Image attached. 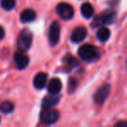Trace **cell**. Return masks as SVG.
<instances>
[{
    "instance_id": "cell-1",
    "label": "cell",
    "mask_w": 127,
    "mask_h": 127,
    "mask_svg": "<svg viewBox=\"0 0 127 127\" xmlns=\"http://www.w3.org/2000/svg\"><path fill=\"white\" fill-rule=\"evenodd\" d=\"M78 57L85 62H93L98 58V51L97 47L92 44H85L78 49Z\"/></svg>"
},
{
    "instance_id": "cell-2",
    "label": "cell",
    "mask_w": 127,
    "mask_h": 127,
    "mask_svg": "<svg viewBox=\"0 0 127 127\" xmlns=\"http://www.w3.org/2000/svg\"><path fill=\"white\" fill-rule=\"evenodd\" d=\"M32 33L27 29L23 30L18 37V48L19 51H26L31 48L32 44Z\"/></svg>"
},
{
    "instance_id": "cell-3",
    "label": "cell",
    "mask_w": 127,
    "mask_h": 127,
    "mask_svg": "<svg viewBox=\"0 0 127 127\" xmlns=\"http://www.w3.org/2000/svg\"><path fill=\"white\" fill-rule=\"evenodd\" d=\"M115 17H116V12L114 11L106 10V11H103L100 15L96 17L92 25L94 27H97L104 25H109L114 21Z\"/></svg>"
},
{
    "instance_id": "cell-4",
    "label": "cell",
    "mask_w": 127,
    "mask_h": 127,
    "mask_svg": "<svg viewBox=\"0 0 127 127\" xmlns=\"http://www.w3.org/2000/svg\"><path fill=\"white\" fill-rule=\"evenodd\" d=\"M59 118V112L53 108H43L40 114L41 121L45 125H52L56 123Z\"/></svg>"
},
{
    "instance_id": "cell-5",
    "label": "cell",
    "mask_w": 127,
    "mask_h": 127,
    "mask_svg": "<svg viewBox=\"0 0 127 127\" xmlns=\"http://www.w3.org/2000/svg\"><path fill=\"white\" fill-rule=\"evenodd\" d=\"M57 13L64 20H71L74 15V10L71 4L67 3H60L57 5Z\"/></svg>"
},
{
    "instance_id": "cell-6",
    "label": "cell",
    "mask_w": 127,
    "mask_h": 127,
    "mask_svg": "<svg viewBox=\"0 0 127 127\" xmlns=\"http://www.w3.org/2000/svg\"><path fill=\"white\" fill-rule=\"evenodd\" d=\"M110 92H111V85H109V84H105V85L99 87L94 94V101L96 104H104L109 97Z\"/></svg>"
},
{
    "instance_id": "cell-7",
    "label": "cell",
    "mask_w": 127,
    "mask_h": 127,
    "mask_svg": "<svg viewBox=\"0 0 127 127\" xmlns=\"http://www.w3.org/2000/svg\"><path fill=\"white\" fill-rule=\"evenodd\" d=\"M60 38V25L58 22L54 21L51 23L49 29V42L51 46L58 44Z\"/></svg>"
},
{
    "instance_id": "cell-8",
    "label": "cell",
    "mask_w": 127,
    "mask_h": 127,
    "mask_svg": "<svg viewBox=\"0 0 127 127\" xmlns=\"http://www.w3.org/2000/svg\"><path fill=\"white\" fill-rule=\"evenodd\" d=\"M87 36V30L83 26H78L73 30L71 36V40L74 44L81 43L85 39Z\"/></svg>"
},
{
    "instance_id": "cell-9",
    "label": "cell",
    "mask_w": 127,
    "mask_h": 127,
    "mask_svg": "<svg viewBox=\"0 0 127 127\" xmlns=\"http://www.w3.org/2000/svg\"><path fill=\"white\" fill-rule=\"evenodd\" d=\"M14 60L18 70L25 69L29 64V58L23 51H17L14 54Z\"/></svg>"
},
{
    "instance_id": "cell-10",
    "label": "cell",
    "mask_w": 127,
    "mask_h": 127,
    "mask_svg": "<svg viewBox=\"0 0 127 127\" xmlns=\"http://www.w3.org/2000/svg\"><path fill=\"white\" fill-rule=\"evenodd\" d=\"M47 89L49 93H51V95H58L62 90V83L59 78H51L50 83L48 84Z\"/></svg>"
},
{
    "instance_id": "cell-11",
    "label": "cell",
    "mask_w": 127,
    "mask_h": 127,
    "mask_svg": "<svg viewBox=\"0 0 127 127\" xmlns=\"http://www.w3.org/2000/svg\"><path fill=\"white\" fill-rule=\"evenodd\" d=\"M48 75L44 72H38L33 78V85L36 89L41 90L46 85Z\"/></svg>"
},
{
    "instance_id": "cell-12",
    "label": "cell",
    "mask_w": 127,
    "mask_h": 127,
    "mask_svg": "<svg viewBox=\"0 0 127 127\" xmlns=\"http://www.w3.org/2000/svg\"><path fill=\"white\" fill-rule=\"evenodd\" d=\"M36 18V12L32 9H25L20 14V20L22 23H30Z\"/></svg>"
},
{
    "instance_id": "cell-13",
    "label": "cell",
    "mask_w": 127,
    "mask_h": 127,
    "mask_svg": "<svg viewBox=\"0 0 127 127\" xmlns=\"http://www.w3.org/2000/svg\"><path fill=\"white\" fill-rule=\"evenodd\" d=\"M60 97H58L57 95H49L46 96L42 102L43 108H52V106H55L59 102Z\"/></svg>"
},
{
    "instance_id": "cell-14",
    "label": "cell",
    "mask_w": 127,
    "mask_h": 127,
    "mask_svg": "<svg viewBox=\"0 0 127 127\" xmlns=\"http://www.w3.org/2000/svg\"><path fill=\"white\" fill-rule=\"evenodd\" d=\"M81 13L84 18H91L94 15V9L93 6L90 3H85L81 6Z\"/></svg>"
},
{
    "instance_id": "cell-15",
    "label": "cell",
    "mask_w": 127,
    "mask_h": 127,
    "mask_svg": "<svg viewBox=\"0 0 127 127\" xmlns=\"http://www.w3.org/2000/svg\"><path fill=\"white\" fill-rule=\"evenodd\" d=\"M111 36V32L107 27H101L97 32V37L101 42H106Z\"/></svg>"
},
{
    "instance_id": "cell-16",
    "label": "cell",
    "mask_w": 127,
    "mask_h": 127,
    "mask_svg": "<svg viewBox=\"0 0 127 127\" xmlns=\"http://www.w3.org/2000/svg\"><path fill=\"white\" fill-rule=\"evenodd\" d=\"M14 111V104L9 101H4V102L0 103V111L4 114H8Z\"/></svg>"
},
{
    "instance_id": "cell-17",
    "label": "cell",
    "mask_w": 127,
    "mask_h": 127,
    "mask_svg": "<svg viewBox=\"0 0 127 127\" xmlns=\"http://www.w3.org/2000/svg\"><path fill=\"white\" fill-rule=\"evenodd\" d=\"M0 4L2 6V8L5 11H11L15 7L16 4V1L15 0H1L0 1Z\"/></svg>"
},
{
    "instance_id": "cell-18",
    "label": "cell",
    "mask_w": 127,
    "mask_h": 127,
    "mask_svg": "<svg viewBox=\"0 0 127 127\" xmlns=\"http://www.w3.org/2000/svg\"><path fill=\"white\" fill-rule=\"evenodd\" d=\"M64 60H65L66 64H68L71 67H74V66H77L78 64V60H77L73 56H71V55H68L67 57H65Z\"/></svg>"
},
{
    "instance_id": "cell-19",
    "label": "cell",
    "mask_w": 127,
    "mask_h": 127,
    "mask_svg": "<svg viewBox=\"0 0 127 127\" xmlns=\"http://www.w3.org/2000/svg\"><path fill=\"white\" fill-rule=\"evenodd\" d=\"M77 85H78V80L76 78H72L69 80V84H68V90H69V92H73L74 90L76 89Z\"/></svg>"
},
{
    "instance_id": "cell-20",
    "label": "cell",
    "mask_w": 127,
    "mask_h": 127,
    "mask_svg": "<svg viewBox=\"0 0 127 127\" xmlns=\"http://www.w3.org/2000/svg\"><path fill=\"white\" fill-rule=\"evenodd\" d=\"M113 127H127V123L126 121H120L117 123Z\"/></svg>"
},
{
    "instance_id": "cell-21",
    "label": "cell",
    "mask_w": 127,
    "mask_h": 127,
    "mask_svg": "<svg viewBox=\"0 0 127 127\" xmlns=\"http://www.w3.org/2000/svg\"><path fill=\"white\" fill-rule=\"evenodd\" d=\"M4 37V30L1 25H0V40H2Z\"/></svg>"
},
{
    "instance_id": "cell-22",
    "label": "cell",
    "mask_w": 127,
    "mask_h": 127,
    "mask_svg": "<svg viewBox=\"0 0 127 127\" xmlns=\"http://www.w3.org/2000/svg\"><path fill=\"white\" fill-rule=\"evenodd\" d=\"M0 122H1V118H0Z\"/></svg>"
}]
</instances>
